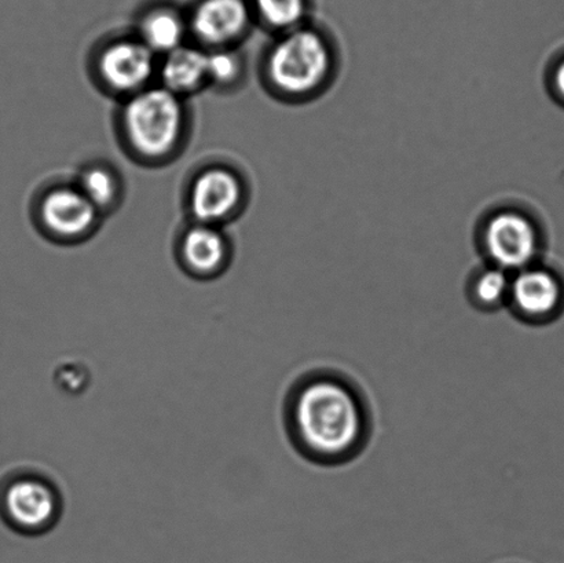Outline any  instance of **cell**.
I'll return each mask as SVG.
<instances>
[{
  "label": "cell",
  "mask_w": 564,
  "mask_h": 563,
  "mask_svg": "<svg viewBox=\"0 0 564 563\" xmlns=\"http://www.w3.org/2000/svg\"><path fill=\"white\" fill-rule=\"evenodd\" d=\"M291 421L303 448L324 459L350 454L364 437L361 402L339 380L302 386L292 401Z\"/></svg>",
  "instance_id": "6da1fadb"
},
{
  "label": "cell",
  "mask_w": 564,
  "mask_h": 563,
  "mask_svg": "<svg viewBox=\"0 0 564 563\" xmlns=\"http://www.w3.org/2000/svg\"><path fill=\"white\" fill-rule=\"evenodd\" d=\"M264 79L275 96L308 101L328 88L336 74L337 55L319 31L299 26L282 33L264 58Z\"/></svg>",
  "instance_id": "7a4b0ae2"
},
{
  "label": "cell",
  "mask_w": 564,
  "mask_h": 563,
  "mask_svg": "<svg viewBox=\"0 0 564 563\" xmlns=\"http://www.w3.org/2000/svg\"><path fill=\"white\" fill-rule=\"evenodd\" d=\"M185 131L184 101L163 86L143 88L127 98L121 109L127 147L143 162H164L184 141Z\"/></svg>",
  "instance_id": "3957f363"
},
{
  "label": "cell",
  "mask_w": 564,
  "mask_h": 563,
  "mask_svg": "<svg viewBox=\"0 0 564 563\" xmlns=\"http://www.w3.org/2000/svg\"><path fill=\"white\" fill-rule=\"evenodd\" d=\"M479 239L489 263L512 274L532 267L539 257V226L519 208L491 213L480 229Z\"/></svg>",
  "instance_id": "277c9868"
},
{
  "label": "cell",
  "mask_w": 564,
  "mask_h": 563,
  "mask_svg": "<svg viewBox=\"0 0 564 563\" xmlns=\"http://www.w3.org/2000/svg\"><path fill=\"white\" fill-rule=\"evenodd\" d=\"M158 55L140 39H121L107 44L98 54L99 82L108 90L127 98L151 86L158 74Z\"/></svg>",
  "instance_id": "5b68a950"
},
{
  "label": "cell",
  "mask_w": 564,
  "mask_h": 563,
  "mask_svg": "<svg viewBox=\"0 0 564 563\" xmlns=\"http://www.w3.org/2000/svg\"><path fill=\"white\" fill-rule=\"evenodd\" d=\"M245 197L240 175L223 165H213L193 178L187 206L197 224L219 226L235 217Z\"/></svg>",
  "instance_id": "8992f818"
},
{
  "label": "cell",
  "mask_w": 564,
  "mask_h": 563,
  "mask_svg": "<svg viewBox=\"0 0 564 563\" xmlns=\"http://www.w3.org/2000/svg\"><path fill=\"white\" fill-rule=\"evenodd\" d=\"M4 507L11 522L22 532L44 533L57 523L63 499L46 477L26 476L6 490Z\"/></svg>",
  "instance_id": "52a82bcc"
},
{
  "label": "cell",
  "mask_w": 564,
  "mask_h": 563,
  "mask_svg": "<svg viewBox=\"0 0 564 563\" xmlns=\"http://www.w3.org/2000/svg\"><path fill=\"white\" fill-rule=\"evenodd\" d=\"M99 209L77 186H55L39 202L37 217L43 229L57 240L85 239L97 228Z\"/></svg>",
  "instance_id": "ba28073f"
},
{
  "label": "cell",
  "mask_w": 564,
  "mask_h": 563,
  "mask_svg": "<svg viewBox=\"0 0 564 563\" xmlns=\"http://www.w3.org/2000/svg\"><path fill=\"white\" fill-rule=\"evenodd\" d=\"M513 312L534 324L554 322L564 308L562 281L551 270L532 264L512 274L510 301Z\"/></svg>",
  "instance_id": "9c48e42d"
},
{
  "label": "cell",
  "mask_w": 564,
  "mask_h": 563,
  "mask_svg": "<svg viewBox=\"0 0 564 563\" xmlns=\"http://www.w3.org/2000/svg\"><path fill=\"white\" fill-rule=\"evenodd\" d=\"M248 24L245 0H204L193 14L192 31L212 50L226 48L245 35Z\"/></svg>",
  "instance_id": "30bf717a"
},
{
  "label": "cell",
  "mask_w": 564,
  "mask_h": 563,
  "mask_svg": "<svg viewBox=\"0 0 564 563\" xmlns=\"http://www.w3.org/2000/svg\"><path fill=\"white\" fill-rule=\"evenodd\" d=\"M180 257L191 274L213 278L228 263L229 242L218 226L196 223L182 235Z\"/></svg>",
  "instance_id": "8fae6325"
},
{
  "label": "cell",
  "mask_w": 564,
  "mask_h": 563,
  "mask_svg": "<svg viewBox=\"0 0 564 563\" xmlns=\"http://www.w3.org/2000/svg\"><path fill=\"white\" fill-rule=\"evenodd\" d=\"M158 75L162 86L184 98L208 85L207 52L193 46H181L163 55Z\"/></svg>",
  "instance_id": "7c38bea8"
},
{
  "label": "cell",
  "mask_w": 564,
  "mask_h": 563,
  "mask_svg": "<svg viewBox=\"0 0 564 563\" xmlns=\"http://www.w3.org/2000/svg\"><path fill=\"white\" fill-rule=\"evenodd\" d=\"M185 24L174 11L159 9L141 22L140 41L156 55H165L184 46Z\"/></svg>",
  "instance_id": "4fadbf2b"
},
{
  "label": "cell",
  "mask_w": 564,
  "mask_h": 563,
  "mask_svg": "<svg viewBox=\"0 0 564 563\" xmlns=\"http://www.w3.org/2000/svg\"><path fill=\"white\" fill-rule=\"evenodd\" d=\"M512 273L495 264L479 270L469 284V296L475 306L485 311H496L510 301Z\"/></svg>",
  "instance_id": "5bb4252c"
},
{
  "label": "cell",
  "mask_w": 564,
  "mask_h": 563,
  "mask_svg": "<svg viewBox=\"0 0 564 563\" xmlns=\"http://www.w3.org/2000/svg\"><path fill=\"white\" fill-rule=\"evenodd\" d=\"M77 187L99 213L113 207L120 196V180L115 171L104 164H91L83 170Z\"/></svg>",
  "instance_id": "9a60e30c"
},
{
  "label": "cell",
  "mask_w": 564,
  "mask_h": 563,
  "mask_svg": "<svg viewBox=\"0 0 564 563\" xmlns=\"http://www.w3.org/2000/svg\"><path fill=\"white\" fill-rule=\"evenodd\" d=\"M261 19L282 33L302 26L306 15V0H256Z\"/></svg>",
  "instance_id": "2e32d148"
},
{
  "label": "cell",
  "mask_w": 564,
  "mask_h": 563,
  "mask_svg": "<svg viewBox=\"0 0 564 563\" xmlns=\"http://www.w3.org/2000/svg\"><path fill=\"white\" fill-rule=\"evenodd\" d=\"M208 85L231 87L241 79L242 58L230 47L215 48L207 52Z\"/></svg>",
  "instance_id": "e0dca14e"
},
{
  "label": "cell",
  "mask_w": 564,
  "mask_h": 563,
  "mask_svg": "<svg viewBox=\"0 0 564 563\" xmlns=\"http://www.w3.org/2000/svg\"><path fill=\"white\" fill-rule=\"evenodd\" d=\"M552 82H554L556 93L564 98V59L556 66Z\"/></svg>",
  "instance_id": "ac0fdd59"
}]
</instances>
